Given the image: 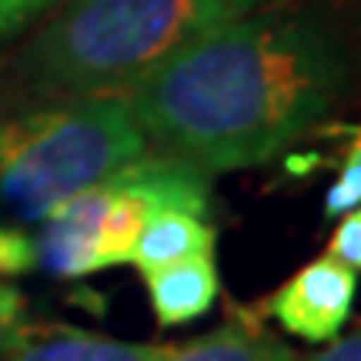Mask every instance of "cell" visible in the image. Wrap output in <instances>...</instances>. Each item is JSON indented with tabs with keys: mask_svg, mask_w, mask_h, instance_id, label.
Wrapping results in <instances>:
<instances>
[{
	"mask_svg": "<svg viewBox=\"0 0 361 361\" xmlns=\"http://www.w3.org/2000/svg\"><path fill=\"white\" fill-rule=\"evenodd\" d=\"M351 87V54L311 11L261 7L204 30L130 87L147 144L204 174L271 164Z\"/></svg>",
	"mask_w": 361,
	"mask_h": 361,
	"instance_id": "1",
	"label": "cell"
},
{
	"mask_svg": "<svg viewBox=\"0 0 361 361\" xmlns=\"http://www.w3.org/2000/svg\"><path fill=\"white\" fill-rule=\"evenodd\" d=\"M251 11L247 0H64L17 57V80L44 101L128 94L188 40Z\"/></svg>",
	"mask_w": 361,
	"mask_h": 361,
	"instance_id": "2",
	"label": "cell"
},
{
	"mask_svg": "<svg viewBox=\"0 0 361 361\" xmlns=\"http://www.w3.org/2000/svg\"><path fill=\"white\" fill-rule=\"evenodd\" d=\"M144 154L147 137L124 94L0 117V201L17 218L44 221Z\"/></svg>",
	"mask_w": 361,
	"mask_h": 361,
	"instance_id": "3",
	"label": "cell"
},
{
	"mask_svg": "<svg viewBox=\"0 0 361 361\" xmlns=\"http://www.w3.org/2000/svg\"><path fill=\"white\" fill-rule=\"evenodd\" d=\"M358 295V271L345 268L331 255H322L291 274L268 298V314L284 331L324 345L338 341L345 322L351 318Z\"/></svg>",
	"mask_w": 361,
	"mask_h": 361,
	"instance_id": "4",
	"label": "cell"
},
{
	"mask_svg": "<svg viewBox=\"0 0 361 361\" xmlns=\"http://www.w3.org/2000/svg\"><path fill=\"white\" fill-rule=\"evenodd\" d=\"M171 345L121 341L71 324L27 322L0 324V361H161Z\"/></svg>",
	"mask_w": 361,
	"mask_h": 361,
	"instance_id": "5",
	"label": "cell"
},
{
	"mask_svg": "<svg viewBox=\"0 0 361 361\" xmlns=\"http://www.w3.org/2000/svg\"><path fill=\"white\" fill-rule=\"evenodd\" d=\"M104 207H107V188L104 184L74 194L71 201L54 207L51 214L40 221L44 231L34 241L37 268L51 271L57 278H80V274L97 271V241H101Z\"/></svg>",
	"mask_w": 361,
	"mask_h": 361,
	"instance_id": "6",
	"label": "cell"
},
{
	"mask_svg": "<svg viewBox=\"0 0 361 361\" xmlns=\"http://www.w3.org/2000/svg\"><path fill=\"white\" fill-rule=\"evenodd\" d=\"M144 284H147L157 324H164V328L197 322L201 314L214 308L221 295L214 255H197V258L178 261L171 268L151 271V274H144Z\"/></svg>",
	"mask_w": 361,
	"mask_h": 361,
	"instance_id": "7",
	"label": "cell"
},
{
	"mask_svg": "<svg viewBox=\"0 0 361 361\" xmlns=\"http://www.w3.org/2000/svg\"><path fill=\"white\" fill-rule=\"evenodd\" d=\"M214 241H218V231L201 214L161 211L141 228L128 264H134L141 274H151L197 255H214Z\"/></svg>",
	"mask_w": 361,
	"mask_h": 361,
	"instance_id": "8",
	"label": "cell"
},
{
	"mask_svg": "<svg viewBox=\"0 0 361 361\" xmlns=\"http://www.w3.org/2000/svg\"><path fill=\"white\" fill-rule=\"evenodd\" d=\"M161 361H298V355L261 322L234 318L188 345H171Z\"/></svg>",
	"mask_w": 361,
	"mask_h": 361,
	"instance_id": "9",
	"label": "cell"
},
{
	"mask_svg": "<svg viewBox=\"0 0 361 361\" xmlns=\"http://www.w3.org/2000/svg\"><path fill=\"white\" fill-rule=\"evenodd\" d=\"M361 204V124L351 134L348 147L341 154V168H338L335 184L324 194V218L335 221L351 214Z\"/></svg>",
	"mask_w": 361,
	"mask_h": 361,
	"instance_id": "10",
	"label": "cell"
},
{
	"mask_svg": "<svg viewBox=\"0 0 361 361\" xmlns=\"http://www.w3.org/2000/svg\"><path fill=\"white\" fill-rule=\"evenodd\" d=\"M328 255L341 261L345 268L361 271V204L341 218V224L335 228L331 241H328Z\"/></svg>",
	"mask_w": 361,
	"mask_h": 361,
	"instance_id": "11",
	"label": "cell"
},
{
	"mask_svg": "<svg viewBox=\"0 0 361 361\" xmlns=\"http://www.w3.org/2000/svg\"><path fill=\"white\" fill-rule=\"evenodd\" d=\"M54 0H0V44L13 37L24 24H30L37 13H44Z\"/></svg>",
	"mask_w": 361,
	"mask_h": 361,
	"instance_id": "12",
	"label": "cell"
},
{
	"mask_svg": "<svg viewBox=\"0 0 361 361\" xmlns=\"http://www.w3.org/2000/svg\"><path fill=\"white\" fill-rule=\"evenodd\" d=\"M308 361H361V328L355 331V335L335 341L331 348L318 351V355H311Z\"/></svg>",
	"mask_w": 361,
	"mask_h": 361,
	"instance_id": "13",
	"label": "cell"
},
{
	"mask_svg": "<svg viewBox=\"0 0 361 361\" xmlns=\"http://www.w3.org/2000/svg\"><path fill=\"white\" fill-rule=\"evenodd\" d=\"M13 318H20V295L7 284H0V324L13 322Z\"/></svg>",
	"mask_w": 361,
	"mask_h": 361,
	"instance_id": "14",
	"label": "cell"
},
{
	"mask_svg": "<svg viewBox=\"0 0 361 361\" xmlns=\"http://www.w3.org/2000/svg\"><path fill=\"white\" fill-rule=\"evenodd\" d=\"M255 11H261V7H274V4H281V0H247Z\"/></svg>",
	"mask_w": 361,
	"mask_h": 361,
	"instance_id": "15",
	"label": "cell"
}]
</instances>
